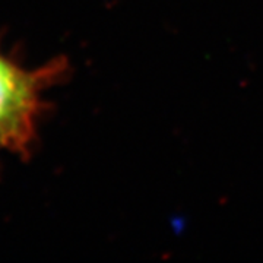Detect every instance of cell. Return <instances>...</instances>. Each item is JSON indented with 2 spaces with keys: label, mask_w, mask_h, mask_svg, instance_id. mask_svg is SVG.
<instances>
[{
  "label": "cell",
  "mask_w": 263,
  "mask_h": 263,
  "mask_svg": "<svg viewBox=\"0 0 263 263\" xmlns=\"http://www.w3.org/2000/svg\"><path fill=\"white\" fill-rule=\"evenodd\" d=\"M67 70L65 57L29 69L0 48V151L29 158L47 114L46 95Z\"/></svg>",
  "instance_id": "cell-1"
}]
</instances>
